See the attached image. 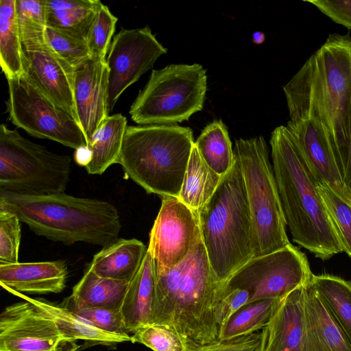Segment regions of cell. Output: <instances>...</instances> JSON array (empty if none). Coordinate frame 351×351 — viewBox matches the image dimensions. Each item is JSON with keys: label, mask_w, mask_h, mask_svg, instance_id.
Masks as SVG:
<instances>
[{"label": "cell", "mask_w": 351, "mask_h": 351, "mask_svg": "<svg viewBox=\"0 0 351 351\" xmlns=\"http://www.w3.org/2000/svg\"><path fill=\"white\" fill-rule=\"evenodd\" d=\"M350 39L329 35L283 87L290 119H312L328 138L338 166L351 131Z\"/></svg>", "instance_id": "obj_1"}, {"label": "cell", "mask_w": 351, "mask_h": 351, "mask_svg": "<svg viewBox=\"0 0 351 351\" xmlns=\"http://www.w3.org/2000/svg\"><path fill=\"white\" fill-rule=\"evenodd\" d=\"M215 277L201 234L187 256L171 267L155 265V295L149 324L167 327L188 350L217 341V313L225 295Z\"/></svg>", "instance_id": "obj_2"}, {"label": "cell", "mask_w": 351, "mask_h": 351, "mask_svg": "<svg viewBox=\"0 0 351 351\" xmlns=\"http://www.w3.org/2000/svg\"><path fill=\"white\" fill-rule=\"evenodd\" d=\"M269 143L277 188L293 242L324 261L343 252L317 182L287 128H275Z\"/></svg>", "instance_id": "obj_3"}, {"label": "cell", "mask_w": 351, "mask_h": 351, "mask_svg": "<svg viewBox=\"0 0 351 351\" xmlns=\"http://www.w3.org/2000/svg\"><path fill=\"white\" fill-rule=\"evenodd\" d=\"M0 210L16 215L36 234L65 245L85 242L104 247L119 239L121 229L113 204L64 193L29 195L0 192Z\"/></svg>", "instance_id": "obj_4"}, {"label": "cell", "mask_w": 351, "mask_h": 351, "mask_svg": "<svg viewBox=\"0 0 351 351\" xmlns=\"http://www.w3.org/2000/svg\"><path fill=\"white\" fill-rule=\"evenodd\" d=\"M197 216L211 269L216 278L225 282L254 258L252 220L236 156L233 167Z\"/></svg>", "instance_id": "obj_5"}, {"label": "cell", "mask_w": 351, "mask_h": 351, "mask_svg": "<svg viewBox=\"0 0 351 351\" xmlns=\"http://www.w3.org/2000/svg\"><path fill=\"white\" fill-rule=\"evenodd\" d=\"M194 143L188 127L128 125L118 164L147 193L178 197Z\"/></svg>", "instance_id": "obj_6"}, {"label": "cell", "mask_w": 351, "mask_h": 351, "mask_svg": "<svg viewBox=\"0 0 351 351\" xmlns=\"http://www.w3.org/2000/svg\"><path fill=\"white\" fill-rule=\"evenodd\" d=\"M234 154L242 171L254 231V258L291 245L286 220L262 136L235 141Z\"/></svg>", "instance_id": "obj_7"}, {"label": "cell", "mask_w": 351, "mask_h": 351, "mask_svg": "<svg viewBox=\"0 0 351 351\" xmlns=\"http://www.w3.org/2000/svg\"><path fill=\"white\" fill-rule=\"evenodd\" d=\"M206 90V71L202 65L170 64L152 71L129 113L142 125L181 123L202 109Z\"/></svg>", "instance_id": "obj_8"}, {"label": "cell", "mask_w": 351, "mask_h": 351, "mask_svg": "<svg viewBox=\"0 0 351 351\" xmlns=\"http://www.w3.org/2000/svg\"><path fill=\"white\" fill-rule=\"evenodd\" d=\"M71 158L50 152L0 125V192L41 195L64 193Z\"/></svg>", "instance_id": "obj_9"}, {"label": "cell", "mask_w": 351, "mask_h": 351, "mask_svg": "<svg viewBox=\"0 0 351 351\" xmlns=\"http://www.w3.org/2000/svg\"><path fill=\"white\" fill-rule=\"evenodd\" d=\"M7 112L12 123L30 135L77 149L87 146L79 123L48 99L26 76L10 79Z\"/></svg>", "instance_id": "obj_10"}, {"label": "cell", "mask_w": 351, "mask_h": 351, "mask_svg": "<svg viewBox=\"0 0 351 351\" xmlns=\"http://www.w3.org/2000/svg\"><path fill=\"white\" fill-rule=\"evenodd\" d=\"M305 254L293 245L254 257L239 268L225 282L250 295V302L282 298L306 286L312 276Z\"/></svg>", "instance_id": "obj_11"}, {"label": "cell", "mask_w": 351, "mask_h": 351, "mask_svg": "<svg viewBox=\"0 0 351 351\" xmlns=\"http://www.w3.org/2000/svg\"><path fill=\"white\" fill-rule=\"evenodd\" d=\"M167 51L148 26L123 28L115 35L106 58L108 112L113 110L123 91L152 69L156 60Z\"/></svg>", "instance_id": "obj_12"}, {"label": "cell", "mask_w": 351, "mask_h": 351, "mask_svg": "<svg viewBox=\"0 0 351 351\" xmlns=\"http://www.w3.org/2000/svg\"><path fill=\"white\" fill-rule=\"evenodd\" d=\"M52 319L24 300L7 306L0 315V351H77Z\"/></svg>", "instance_id": "obj_13"}, {"label": "cell", "mask_w": 351, "mask_h": 351, "mask_svg": "<svg viewBox=\"0 0 351 351\" xmlns=\"http://www.w3.org/2000/svg\"><path fill=\"white\" fill-rule=\"evenodd\" d=\"M199 235L197 215L178 197H163L147 250L156 265L171 267L187 256Z\"/></svg>", "instance_id": "obj_14"}, {"label": "cell", "mask_w": 351, "mask_h": 351, "mask_svg": "<svg viewBox=\"0 0 351 351\" xmlns=\"http://www.w3.org/2000/svg\"><path fill=\"white\" fill-rule=\"evenodd\" d=\"M304 287L279 299L262 330L260 351H316L305 317Z\"/></svg>", "instance_id": "obj_15"}, {"label": "cell", "mask_w": 351, "mask_h": 351, "mask_svg": "<svg viewBox=\"0 0 351 351\" xmlns=\"http://www.w3.org/2000/svg\"><path fill=\"white\" fill-rule=\"evenodd\" d=\"M286 127L303 154L317 182L331 189L351 206V192L343 181L326 134L308 118L290 119Z\"/></svg>", "instance_id": "obj_16"}, {"label": "cell", "mask_w": 351, "mask_h": 351, "mask_svg": "<svg viewBox=\"0 0 351 351\" xmlns=\"http://www.w3.org/2000/svg\"><path fill=\"white\" fill-rule=\"evenodd\" d=\"M73 93L78 123L86 145L109 115L106 60L90 58L74 71Z\"/></svg>", "instance_id": "obj_17"}, {"label": "cell", "mask_w": 351, "mask_h": 351, "mask_svg": "<svg viewBox=\"0 0 351 351\" xmlns=\"http://www.w3.org/2000/svg\"><path fill=\"white\" fill-rule=\"evenodd\" d=\"M23 50L28 79L78 123L73 93L75 69L58 58L47 45Z\"/></svg>", "instance_id": "obj_18"}, {"label": "cell", "mask_w": 351, "mask_h": 351, "mask_svg": "<svg viewBox=\"0 0 351 351\" xmlns=\"http://www.w3.org/2000/svg\"><path fill=\"white\" fill-rule=\"evenodd\" d=\"M68 270L62 260L0 264V285L5 291L47 294L62 292Z\"/></svg>", "instance_id": "obj_19"}, {"label": "cell", "mask_w": 351, "mask_h": 351, "mask_svg": "<svg viewBox=\"0 0 351 351\" xmlns=\"http://www.w3.org/2000/svg\"><path fill=\"white\" fill-rule=\"evenodd\" d=\"M155 295V262L147 250L141 267L129 282L119 308L127 332L149 324Z\"/></svg>", "instance_id": "obj_20"}, {"label": "cell", "mask_w": 351, "mask_h": 351, "mask_svg": "<svg viewBox=\"0 0 351 351\" xmlns=\"http://www.w3.org/2000/svg\"><path fill=\"white\" fill-rule=\"evenodd\" d=\"M147 247L136 239H119L95 254L88 267L106 278L130 282L143 263Z\"/></svg>", "instance_id": "obj_21"}, {"label": "cell", "mask_w": 351, "mask_h": 351, "mask_svg": "<svg viewBox=\"0 0 351 351\" xmlns=\"http://www.w3.org/2000/svg\"><path fill=\"white\" fill-rule=\"evenodd\" d=\"M34 304L45 313L55 323L64 337L72 341L85 340L110 344L132 342L129 334H118L102 330L71 310L41 299H35L16 291L9 292Z\"/></svg>", "instance_id": "obj_22"}, {"label": "cell", "mask_w": 351, "mask_h": 351, "mask_svg": "<svg viewBox=\"0 0 351 351\" xmlns=\"http://www.w3.org/2000/svg\"><path fill=\"white\" fill-rule=\"evenodd\" d=\"M121 114L106 117L87 143L90 160L85 169L89 174L101 175L111 165L118 163L128 128Z\"/></svg>", "instance_id": "obj_23"}, {"label": "cell", "mask_w": 351, "mask_h": 351, "mask_svg": "<svg viewBox=\"0 0 351 351\" xmlns=\"http://www.w3.org/2000/svg\"><path fill=\"white\" fill-rule=\"evenodd\" d=\"M304 305L316 351H351V342L308 285L304 287Z\"/></svg>", "instance_id": "obj_24"}, {"label": "cell", "mask_w": 351, "mask_h": 351, "mask_svg": "<svg viewBox=\"0 0 351 351\" xmlns=\"http://www.w3.org/2000/svg\"><path fill=\"white\" fill-rule=\"evenodd\" d=\"M129 285L128 281L100 277L88 268L62 304L77 307L119 309Z\"/></svg>", "instance_id": "obj_25"}, {"label": "cell", "mask_w": 351, "mask_h": 351, "mask_svg": "<svg viewBox=\"0 0 351 351\" xmlns=\"http://www.w3.org/2000/svg\"><path fill=\"white\" fill-rule=\"evenodd\" d=\"M25 61L16 16V0H1L0 64L6 79L25 74Z\"/></svg>", "instance_id": "obj_26"}, {"label": "cell", "mask_w": 351, "mask_h": 351, "mask_svg": "<svg viewBox=\"0 0 351 351\" xmlns=\"http://www.w3.org/2000/svg\"><path fill=\"white\" fill-rule=\"evenodd\" d=\"M308 287L351 342V282L331 274H313Z\"/></svg>", "instance_id": "obj_27"}, {"label": "cell", "mask_w": 351, "mask_h": 351, "mask_svg": "<svg viewBox=\"0 0 351 351\" xmlns=\"http://www.w3.org/2000/svg\"><path fill=\"white\" fill-rule=\"evenodd\" d=\"M47 27L87 38L99 0H45Z\"/></svg>", "instance_id": "obj_28"}, {"label": "cell", "mask_w": 351, "mask_h": 351, "mask_svg": "<svg viewBox=\"0 0 351 351\" xmlns=\"http://www.w3.org/2000/svg\"><path fill=\"white\" fill-rule=\"evenodd\" d=\"M222 177L206 165L194 143L178 198L197 215L213 196Z\"/></svg>", "instance_id": "obj_29"}, {"label": "cell", "mask_w": 351, "mask_h": 351, "mask_svg": "<svg viewBox=\"0 0 351 351\" xmlns=\"http://www.w3.org/2000/svg\"><path fill=\"white\" fill-rule=\"evenodd\" d=\"M195 146L206 165L221 176L234 164L232 143L227 128L221 120L208 124L195 141Z\"/></svg>", "instance_id": "obj_30"}, {"label": "cell", "mask_w": 351, "mask_h": 351, "mask_svg": "<svg viewBox=\"0 0 351 351\" xmlns=\"http://www.w3.org/2000/svg\"><path fill=\"white\" fill-rule=\"evenodd\" d=\"M280 298L254 301L242 306L221 328L218 340L232 339L263 330Z\"/></svg>", "instance_id": "obj_31"}, {"label": "cell", "mask_w": 351, "mask_h": 351, "mask_svg": "<svg viewBox=\"0 0 351 351\" xmlns=\"http://www.w3.org/2000/svg\"><path fill=\"white\" fill-rule=\"evenodd\" d=\"M16 16L23 49L47 45L45 0H16Z\"/></svg>", "instance_id": "obj_32"}, {"label": "cell", "mask_w": 351, "mask_h": 351, "mask_svg": "<svg viewBox=\"0 0 351 351\" xmlns=\"http://www.w3.org/2000/svg\"><path fill=\"white\" fill-rule=\"evenodd\" d=\"M46 34L50 50L73 69L91 58L85 38L51 27Z\"/></svg>", "instance_id": "obj_33"}, {"label": "cell", "mask_w": 351, "mask_h": 351, "mask_svg": "<svg viewBox=\"0 0 351 351\" xmlns=\"http://www.w3.org/2000/svg\"><path fill=\"white\" fill-rule=\"evenodd\" d=\"M317 188L343 251L351 258V206L329 188L319 183Z\"/></svg>", "instance_id": "obj_34"}, {"label": "cell", "mask_w": 351, "mask_h": 351, "mask_svg": "<svg viewBox=\"0 0 351 351\" xmlns=\"http://www.w3.org/2000/svg\"><path fill=\"white\" fill-rule=\"evenodd\" d=\"M117 21L109 8L101 2L86 38L91 58L106 60Z\"/></svg>", "instance_id": "obj_35"}, {"label": "cell", "mask_w": 351, "mask_h": 351, "mask_svg": "<svg viewBox=\"0 0 351 351\" xmlns=\"http://www.w3.org/2000/svg\"><path fill=\"white\" fill-rule=\"evenodd\" d=\"M132 336L133 343H140L153 351H187L182 337L173 330L160 325L149 324Z\"/></svg>", "instance_id": "obj_36"}, {"label": "cell", "mask_w": 351, "mask_h": 351, "mask_svg": "<svg viewBox=\"0 0 351 351\" xmlns=\"http://www.w3.org/2000/svg\"><path fill=\"white\" fill-rule=\"evenodd\" d=\"M20 221L14 213L0 210V264L19 263Z\"/></svg>", "instance_id": "obj_37"}, {"label": "cell", "mask_w": 351, "mask_h": 351, "mask_svg": "<svg viewBox=\"0 0 351 351\" xmlns=\"http://www.w3.org/2000/svg\"><path fill=\"white\" fill-rule=\"evenodd\" d=\"M97 328L110 332L128 334L119 309L99 307H77L62 304Z\"/></svg>", "instance_id": "obj_38"}, {"label": "cell", "mask_w": 351, "mask_h": 351, "mask_svg": "<svg viewBox=\"0 0 351 351\" xmlns=\"http://www.w3.org/2000/svg\"><path fill=\"white\" fill-rule=\"evenodd\" d=\"M262 333L257 332L229 340H217L187 351H260Z\"/></svg>", "instance_id": "obj_39"}, {"label": "cell", "mask_w": 351, "mask_h": 351, "mask_svg": "<svg viewBox=\"0 0 351 351\" xmlns=\"http://www.w3.org/2000/svg\"><path fill=\"white\" fill-rule=\"evenodd\" d=\"M225 288V295L219 304L217 313V321L219 332L225 324L238 310L250 302V295L245 289L226 287Z\"/></svg>", "instance_id": "obj_40"}, {"label": "cell", "mask_w": 351, "mask_h": 351, "mask_svg": "<svg viewBox=\"0 0 351 351\" xmlns=\"http://www.w3.org/2000/svg\"><path fill=\"white\" fill-rule=\"evenodd\" d=\"M335 23L351 29V0H305Z\"/></svg>", "instance_id": "obj_41"}, {"label": "cell", "mask_w": 351, "mask_h": 351, "mask_svg": "<svg viewBox=\"0 0 351 351\" xmlns=\"http://www.w3.org/2000/svg\"><path fill=\"white\" fill-rule=\"evenodd\" d=\"M339 167L343 181L351 192V131L346 150L339 159Z\"/></svg>", "instance_id": "obj_42"}, {"label": "cell", "mask_w": 351, "mask_h": 351, "mask_svg": "<svg viewBox=\"0 0 351 351\" xmlns=\"http://www.w3.org/2000/svg\"><path fill=\"white\" fill-rule=\"evenodd\" d=\"M74 158L77 164L85 167L90 160V152L87 146H84L76 149Z\"/></svg>", "instance_id": "obj_43"}, {"label": "cell", "mask_w": 351, "mask_h": 351, "mask_svg": "<svg viewBox=\"0 0 351 351\" xmlns=\"http://www.w3.org/2000/svg\"><path fill=\"white\" fill-rule=\"evenodd\" d=\"M252 40L256 44H261L265 40V35L263 32H256L252 35Z\"/></svg>", "instance_id": "obj_44"}, {"label": "cell", "mask_w": 351, "mask_h": 351, "mask_svg": "<svg viewBox=\"0 0 351 351\" xmlns=\"http://www.w3.org/2000/svg\"><path fill=\"white\" fill-rule=\"evenodd\" d=\"M350 51H351V39H350Z\"/></svg>", "instance_id": "obj_45"}]
</instances>
